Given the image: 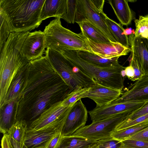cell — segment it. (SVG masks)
<instances>
[{"label": "cell", "mask_w": 148, "mask_h": 148, "mask_svg": "<svg viewBox=\"0 0 148 148\" xmlns=\"http://www.w3.org/2000/svg\"><path fill=\"white\" fill-rule=\"evenodd\" d=\"M71 92L45 56L30 61L15 106L16 121H24L28 126L44 111L63 100Z\"/></svg>", "instance_id": "obj_1"}, {"label": "cell", "mask_w": 148, "mask_h": 148, "mask_svg": "<svg viewBox=\"0 0 148 148\" xmlns=\"http://www.w3.org/2000/svg\"><path fill=\"white\" fill-rule=\"evenodd\" d=\"M29 32H11L0 51V107L14 77L30 62L21 53L23 43Z\"/></svg>", "instance_id": "obj_2"}, {"label": "cell", "mask_w": 148, "mask_h": 148, "mask_svg": "<svg viewBox=\"0 0 148 148\" xmlns=\"http://www.w3.org/2000/svg\"><path fill=\"white\" fill-rule=\"evenodd\" d=\"M45 0H0L11 32L30 31L38 27L40 12Z\"/></svg>", "instance_id": "obj_3"}, {"label": "cell", "mask_w": 148, "mask_h": 148, "mask_svg": "<svg viewBox=\"0 0 148 148\" xmlns=\"http://www.w3.org/2000/svg\"><path fill=\"white\" fill-rule=\"evenodd\" d=\"M72 64L81 72L93 79L95 83L112 88L122 90L124 77L122 72L125 67L103 68L90 64L81 58L75 50H69L62 53Z\"/></svg>", "instance_id": "obj_4"}, {"label": "cell", "mask_w": 148, "mask_h": 148, "mask_svg": "<svg viewBox=\"0 0 148 148\" xmlns=\"http://www.w3.org/2000/svg\"><path fill=\"white\" fill-rule=\"evenodd\" d=\"M60 19L55 18L45 27L43 32L46 48L61 53L69 50H83L93 53L78 34L62 26Z\"/></svg>", "instance_id": "obj_5"}, {"label": "cell", "mask_w": 148, "mask_h": 148, "mask_svg": "<svg viewBox=\"0 0 148 148\" xmlns=\"http://www.w3.org/2000/svg\"><path fill=\"white\" fill-rule=\"evenodd\" d=\"M45 56L72 92L77 87H88L95 83V80L84 73L73 65L62 54L47 48Z\"/></svg>", "instance_id": "obj_6"}, {"label": "cell", "mask_w": 148, "mask_h": 148, "mask_svg": "<svg viewBox=\"0 0 148 148\" xmlns=\"http://www.w3.org/2000/svg\"><path fill=\"white\" fill-rule=\"evenodd\" d=\"M105 1L104 0H77L75 22L86 20L99 29L110 42H117L106 23L107 16L103 11Z\"/></svg>", "instance_id": "obj_7"}, {"label": "cell", "mask_w": 148, "mask_h": 148, "mask_svg": "<svg viewBox=\"0 0 148 148\" xmlns=\"http://www.w3.org/2000/svg\"><path fill=\"white\" fill-rule=\"evenodd\" d=\"M129 114H120L92 122L91 124L80 128L72 135L95 141L110 138L116 131L118 125L125 119Z\"/></svg>", "instance_id": "obj_8"}, {"label": "cell", "mask_w": 148, "mask_h": 148, "mask_svg": "<svg viewBox=\"0 0 148 148\" xmlns=\"http://www.w3.org/2000/svg\"><path fill=\"white\" fill-rule=\"evenodd\" d=\"M147 101H113L101 107H96L88 112L92 122H95L120 114L131 113L141 108Z\"/></svg>", "instance_id": "obj_9"}, {"label": "cell", "mask_w": 148, "mask_h": 148, "mask_svg": "<svg viewBox=\"0 0 148 148\" xmlns=\"http://www.w3.org/2000/svg\"><path fill=\"white\" fill-rule=\"evenodd\" d=\"M66 120L37 130L27 129L24 143L28 148H45L51 138L62 130Z\"/></svg>", "instance_id": "obj_10"}, {"label": "cell", "mask_w": 148, "mask_h": 148, "mask_svg": "<svg viewBox=\"0 0 148 148\" xmlns=\"http://www.w3.org/2000/svg\"><path fill=\"white\" fill-rule=\"evenodd\" d=\"M61 102L53 104L44 111L36 119L31 123L28 128L37 130L66 119L71 107L62 106Z\"/></svg>", "instance_id": "obj_11"}, {"label": "cell", "mask_w": 148, "mask_h": 148, "mask_svg": "<svg viewBox=\"0 0 148 148\" xmlns=\"http://www.w3.org/2000/svg\"><path fill=\"white\" fill-rule=\"evenodd\" d=\"M88 112L81 99L77 102L71 108L62 129V135H72L85 126L87 120Z\"/></svg>", "instance_id": "obj_12"}, {"label": "cell", "mask_w": 148, "mask_h": 148, "mask_svg": "<svg viewBox=\"0 0 148 148\" xmlns=\"http://www.w3.org/2000/svg\"><path fill=\"white\" fill-rule=\"evenodd\" d=\"M46 48L45 35L40 30L29 34L22 46L21 53L30 61L43 56Z\"/></svg>", "instance_id": "obj_13"}, {"label": "cell", "mask_w": 148, "mask_h": 148, "mask_svg": "<svg viewBox=\"0 0 148 148\" xmlns=\"http://www.w3.org/2000/svg\"><path fill=\"white\" fill-rule=\"evenodd\" d=\"M87 44L93 53L102 57L111 58L125 56L131 52L130 47H126L119 43L109 42L103 43H95L85 36L81 32L78 34Z\"/></svg>", "instance_id": "obj_14"}, {"label": "cell", "mask_w": 148, "mask_h": 148, "mask_svg": "<svg viewBox=\"0 0 148 148\" xmlns=\"http://www.w3.org/2000/svg\"><path fill=\"white\" fill-rule=\"evenodd\" d=\"M122 92V90L95 83L88 87L83 98H89L96 103V107H101L117 99Z\"/></svg>", "instance_id": "obj_15"}, {"label": "cell", "mask_w": 148, "mask_h": 148, "mask_svg": "<svg viewBox=\"0 0 148 148\" xmlns=\"http://www.w3.org/2000/svg\"><path fill=\"white\" fill-rule=\"evenodd\" d=\"M131 58L135 60L145 74L148 75V41L146 38L136 37L134 34L128 37Z\"/></svg>", "instance_id": "obj_16"}, {"label": "cell", "mask_w": 148, "mask_h": 148, "mask_svg": "<svg viewBox=\"0 0 148 148\" xmlns=\"http://www.w3.org/2000/svg\"><path fill=\"white\" fill-rule=\"evenodd\" d=\"M121 96L113 101H148V75L144 76L124 89Z\"/></svg>", "instance_id": "obj_17"}, {"label": "cell", "mask_w": 148, "mask_h": 148, "mask_svg": "<svg viewBox=\"0 0 148 148\" xmlns=\"http://www.w3.org/2000/svg\"><path fill=\"white\" fill-rule=\"evenodd\" d=\"M67 0H45L40 12V22L51 17L61 18L65 14Z\"/></svg>", "instance_id": "obj_18"}, {"label": "cell", "mask_w": 148, "mask_h": 148, "mask_svg": "<svg viewBox=\"0 0 148 148\" xmlns=\"http://www.w3.org/2000/svg\"><path fill=\"white\" fill-rule=\"evenodd\" d=\"M75 51L81 58L87 62L97 66L108 68L115 67L121 65L118 60L120 56L106 58L86 51Z\"/></svg>", "instance_id": "obj_19"}, {"label": "cell", "mask_w": 148, "mask_h": 148, "mask_svg": "<svg viewBox=\"0 0 148 148\" xmlns=\"http://www.w3.org/2000/svg\"><path fill=\"white\" fill-rule=\"evenodd\" d=\"M29 63L21 69L14 77L2 106L13 100L17 99L19 97L25 81Z\"/></svg>", "instance_id": "obj_20"}, {"label": "cell", "mask_w": 148, "mask_h": 148, "mask_svg": "<svg viewBox=\"0 0 148 148\" xmlns=\"http://www.w3.org/2000/svg\"><path fill=\"white\" fill-rule=\"evenodd\" d=\"M17 99L3 105L0 107V132L7 134L16 121L14 116V110Z\"/></svg>", "instance_id": "obj_21"}, {"label": "cell", "mask_w": 148, "mask_h": 148, "mask_svg": "<svg viewBox=\"0 0 148 148\" xmlns=\"http://www.w3.org/2000/svg\"><path fill=\"white\" fill-rule=\"evenodd\" d=\"M108 1L121 25L125 26L130 25L132 19L133 15L127 0H109Z\"/></svg>", "instance_id": "obj_22"}, {"label": "cell", "mask_w": 148, "mask_h": 148, "mask_svg": "<svg viewBox=\"0 0 148 148\" xmlns=\"http://www.w3.org/2000/svg\"><path fill=\"white\" fill-rule=\"evenodd\" d=\"M77 23L82 34L92 41L98 43L111 42L99 29L88 21L84 20Z\"/></svg>", "instance_id": "obj_23"}, {"label": "cell", "mask_w": 148, "mask_h": 148, "mask_svg": "<svg viewBox=\"0 0 148 148\" xmlns=\"http://www.w3.org/2000/svg\"><path fill=\"white\" fill-rule=\"evenodd\" d=\"M97 141L80 136H62L56 148H90Z\"/></svg>", "instance_id": "obj_24"}, {"label": "cell", "mask_w": 148, "mask_h": 148, "mask_svg": "<svg viewBox=\"0 0 148 148\" xmlns=\"http://www.w3.org/2000/svg\"><path fill=\"white\" fill-rule=\"evenodd\" d=\"M106 23L111 34L117 42L126 47H129L130 44L128 36L123 35L125 29L120 23L116 22L108 16Z\"/></svg>", "instance_id": "obj_25"}, {"label": "cell", "mask_w": 148, "mask_h": 148, "mask_svg": "<svg viewBox=\"0 0 148 148\" xmlns=\"http://www.w3.org/2000/svg\"><path fill=\"white\" fill-rule=\"evenodd\" d=\"M28 127L25 121H18L12 126L7 134L17 142L23 144Z\"/></svg>", "instance_id": "obj_26"}, {"label": "cell", "mask_w": 148, "mask_h": 148, "mask_svg": "<svg viewBox=\"0 0 148 148\" xmlns=\"http://www.w3.org/2000/svg\"><path fill=\"white\" fill-rule=\"evenodd\" d=\"M148 126V122L144 123L129 128L115 131L111 137L120 141L126 139Z\"/></svg>", "instance_id": "obj_27"}, {"label": "cell", "mask_w": 148, "mask_h": 148, "mask_svg": "<svg viewBox=\"0 0 148 148\" xmlns=\"http://www.w3.org/2000/svg\"><path fill=\"white\" fill-rule=\"evenodd\" d=\"M88 87H77L61 101V105L65 107H72L78 100L83 98L84 93L88 89Z\"/></svg>", "instance_id": "obj_28"}, {"label": "cell", "mask_w": 148, "mask_h": 148, "mask_svg": "<svg viewBox=\"0 0 148 148\" xmlns=\"http://www.w3.org/2000/svg\"><path fill=\"white\" fill-rule=\"evenodd\" d=\"M136 29V37L147 38L148 37V14L140 16L138 19L134 21Z\"/></svg>", "instance_id": "obj_29"}, {"label": "cell", "mask_w": 148, "mask_h": 148, "mask_svg": "<svg viewBox=\"0 0 148 148\" xmlns=\"http://www.w3.org/2000/svg\"><path fill=\"white\" fill-rule=\"evenodd\" d=\"M0 51L11 33L4 14L0 10Z\"/></svg>", "instance_id": "obj_30"}, {"label": "cell", "mask_w": 148, "mask_h": 148, "mask_svg": "<svg viewBox=\"0 0 148 148\" xmlns=\"http://www.w3.org/2000/svg\"><path fill=\"white\" fill-rule=\"evenodd\" d=\"M77 7V0H67L65 14L61 18L70 24L75 22Z\"/></svg>", "instance_id": "obj_31"}, {"label": "cell", "mask_w": 148, "mask_h": 148, "mask_svg": "<svg viewBox=\"0 0 148 148\" xmlns=\"http://www.w3.org/2000/svg\"><path fill=\"white\" fill-rule=\"evenodd\" d=\"M147 122H148V114L131 121H123L117 126L116 131L126 129Z\"/></svg>", "instance_id": "obj_32"}, {"label": "cell", "mask_w": 148, "mask_h": 148, "mask_svg": "<svg viewBox=\"0 0 148 148\" xmlns=\"http://www.w3.org/2000/svg\"><path fill=\"white\" fill-rule=\"evenodd\" d=\"M97 145L98 148H122V144L121 141L111 137L97 141Z\"/></svg>", "instance_id": "obj_33"}, {"label": "cell", "mask_w": 148, "mask_h": 148, "mask_svg": "<svg viewBox=\"0 0 148 148\" xmlns=\"http://www.w3.org/2000/svg\"><path fill=\"white\" fill-rule=\"evenodd\" d=\"M121 142L122 148H148V142L133 139H126Z\"/></svg>", "instance_id": "obj_34"}, {"label": "cell", "mask_w": 148, "mask_h": 148, "mask_svg": "<svg viewBox=\"0 0 148 148\" xmlns=\"http://www.w3.org/2000/svg\"><path fill=\"white\" fill-rule=\"evenodd\" d=\"M147 114H148V101L139 109L129 114L123 121H131Z\"/></svg>", "instance_id": "obj_35"}, {"label": "cell", "mask_w": 148, "mask_h": 148, "mask_svg": "<svg viewBox=\"0 0 148 148\" xmlns=\"http://www.w3.org/2000/svg\"><path fill=\"white\" fill-rule=\"evenodd\" d=\"M133 67L134 73V76L131 81H135L138 80L145 76V74L141 71L136 62L131 58L130 64Z\"/></svg>", "instance_id": "obj_36"}, {"label": "cell", "mask_w": 148, "mask_h": 148, "mask_svg": "<svg viewBox=\"0 0 148 148\" xmlns=\"http://www.w3.org/2000/svg\"><path fill=\"white\" fill-rule=\"evenodd\" d=\"M126 139H136L148 142V126Z\"/></svg>", "instance_id": "obj_37"}, {"label": "cell", "mask_w": 148, "mask_h": 148, "mask_svg": "<svg viewBox=\"0 0 148 148\" xmlns=\"http://www.w3.org/2000/svg\"><path fill=\"white\" fill-rule=\"evenodd\" d=\"M62 130L57 132L46 145L45 148H56L62 136Z\"/></svg>", "instance_id": "obj_38"}, {"label": "cell", "mask_w": 148, "mask_h": 148, "mask_svg": "<svg viewBox=\"0 0 148 148\" xmlns=\"http://www.w3.org/2000/svg\"><path fill=\"white\" fill-rule=\"evenodd\" d=\"M1 148H14L7 134H3L1 141Z\"/></svg>", "instance_id": "obj_39"}, {"label": "cell", "mask_w": 148, "mask_h": 148, "mask_svg": "<svg viewBox=\"0 0 148 148\" xmlns=\"http://www.w3.org/2000/svg\"><path fill=\"white\" fill-rule=\"evenodd\" d=\"M124 71L125 76L129 79L131 80L134 76V69L130 65L127 67H125Z\"/></svg>", "instance_id": "obj_40"}, {"label": "cell", "mask_w": 148, "mask_h": 148, "mask_svg": "<svg viewBox=\"0 0 148 148\" xmlns=\"http://www.w3.org/2000/svg\"><path fill=\"white\" fill-rule=\"evenodd\" d=\"M9 137L11 143L14 148H28L24 143H21Z\"/></svg>", "instance_id": "obj_41"}, {"label": "cell", "mask_w": 148, "mask_h": 148, "mask_svg": "<svg viewBox=\"0 0 148 148\" xmlns=\"http://www.w3.org/2000/svg\"><path fill=\"white\" fill-rule=\"evenodd\" d=\"M123 35L128 36L132 34H135L134 30L132 28L130 27L125 29L123 33Z\"/></svg>", "instance_id": "obj_42"}, {"label": "cell", "mask_w": 148, "mask_h": 148, "mask_svg": "<svg viewBox=\"0 0 148 148\" xmlns=\"http://www.w3.org/2000/svg\"><path fill=\"white\" fill-rule=\"evenodd\" d=\"M90 148H98L97 145V143L94 145L92 146Z\"/></svg>", "instance_id": "obj_43"}, {"label": "cell", "mask_w": 148, "mask_h": 148, "mask_svg": "<svg viewBox=\"0 0 148 148\" xmlns=\"http://www.w3.org/2000/svg\"><path fill=\"white\" fill-rule=\"evenodd\" d=\"M146 39L148 41V37L147 38H146Z\"/></svg>", "instance_id": "obj_44"}, {"label": "cell", "mask_w": 148, "mask_h": 148, "mask_svg": "<svg viewBox=\"0 0 148 148\" xmlns=\"http://www.w3.org/2000/svg\"></svg>", "instance_id": "obj_45"}]
</instances>
